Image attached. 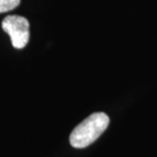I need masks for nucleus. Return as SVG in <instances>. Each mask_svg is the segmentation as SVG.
<instances>
[{
  "mask_svg": "<svg viewBox=\"0 0 157 157\" xmlns=\"http://www.w3.org/2000/svg\"><path fill=\"white\" fill-rule=\"evenodd\" d=\"M109 118L105 112H94L81 122L70 135V144L74 148H85L98 140L106 130Z\"/></svg>",
  "mask_w": 157,
  "mask_h": 157,
  "instance_id": "1",
  "label": "nucleus"
},
{
  "mask_svg": "<svg viewBox=\"0 0 157 157\" xmlns=\"http://www.w3.org/2000/svg\"><path fill=\"white\" fill-rule=\"evenodd\" d=\"M1 27L10 37L11 44L16 49L25 47L29 40V23L21 15H8L2 21Z\"/></svg>",
  "mask_w": 157,
  "mask_h": 157,
  "instance_id": "2",
  "label": "nucleus"
},
{
  "mask_svg": "<svg viewBox=\"0 0 157 157\" xmlns=\"http://www.w3.org/2000/svg\"><path fill=\"white\" fill-rule=\"evenodd\" d=\"M21 4V0H0V13L13 10Z\"/></svg>",
  "mask_w": 157,
  "mask_h": 157,
  "instance_id": "3",
  "label": "nucleus"
}]
</instances>
